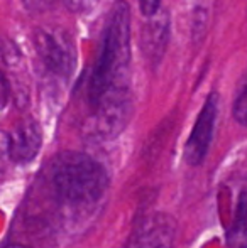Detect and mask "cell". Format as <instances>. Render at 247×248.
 <instances>
[{
	"instance_id": "3",
	"label": "cell",
	"mask_w": 247,
	"mask_h": 248,
	"mask_svg": "<svg viewBox=\"0 0 247 248\" xmlns=\"http://www.w3.org/2000/svg\"><path fill=\"white\" fill-rule=\"evenodd\" d=\"M132 115V93L129 86L112 88L97 101L83 120V134L90 140H110L129 124Z\"/></svg>"
},
{
	"instance_id": "4",
	"label": "cell",
	"mask_w": 247,
	"mask_h": 248,
	"mask_svg": "<svg viewBox=\"0 0 247 248\" xmlns=\"http://www.w3.org/2000/svg\"><path fill=\"white\" fill-rule=\"evenodd\" d=\"M34 46L44 66L58 76H69L75 69L76 54L71 41L60 31L37 29L34 32Z\"/></svg>"
},
{
	"instance_id": "14",
	"label": "cell",
	"mask_w": 247,
	"mask_h": 248,
	"mask_svg": "<svg viewBox=\"0 0 247 248\" xmlns=\"http://www.w3.org/2000/svg\"><path fill=\"white\" fill-rule=\"evenodd\" d=\"M9 95H10L9 81H7V78L3 76V73L0 71V107H3V105L7 103Z\"/></svg>"
},
{
	"instance_id": "12",
	"label": "cell",
	"mask_w": 247,
	"mask_h": 248,
	"mask_svg": "<svg viewBox=\"0 0 247 248\" xmlns=\"http://www.w3.org/2000/svg\"><path fill=\"white\" fill-rule=\"evenodd\" d=\"M10 159V142H9V134L0 132V169L3 167V164Z\"/></svg>"
},
{
	"instance_id": "7",
	"label": "cell",
	"mask_w": 247,
	"mask_h": 248,
	"mask_svg": "<svg viewBox=\"0 0 247 248\" xmlns=\"http://www.w3.org/2000/svg\"><path fill=\"white\" fill-rule=\"evenodd\" d=\"M175 223L171 218L156 215L144 223L127 248H171Z\"/></svg>"
},
{
	"instance_id": "10",
	"label": "cell",
	"mask_w": 247,
	"mask_h": 248,
	"mask_svg": "<svg viewBox=\"0 0 247 248\" xmlns=\"http://www.w3.org/2000/svg\"><path fill=\"white\" fill-rule=\"evenodd\" d=\"M97 0H24L31 10H48L53 7H65L71 12H88Z\"/></svg>"
},
{
	"instance_id": "9",
	"label": "cell",
	"mask_w": 247,
	"mask_h": 248,
	"mask_svg": "<svg viewBox=\"0 0 247 248\" xmlns=\"http://www.w3.org/2000/svg\"><path fill=\"white\" fill-rule=\"evenodd\" d=\"M229 245L232 248H247V187L239 198L234 223L229 230Z\"/></svg>"
},
{
	"instance_id": "1",
	"label": "cell",
	"mask_w": 247,
	"mask_h": 248,
	"mask_svg": "<svg viewBox=\"0 0 247 248\" xmlns=\"http://www.w3.org/2000/svg\"><path fill=\"white\" fill-rule=\"evenodd\" d=\"M48 187L58 204L86 209L102 199L109 187V174L95 159L82 152H61L46 170Z\"/></svg>"
},
{
	"instance_id": "15",
	"label": "cell",
	"mask_w": 247,
	"mask_h": 248,
	"mask_svg": "<svg viewBox=\"0 0 247 248\" xmlns=\"http://www.w3.org/2000/svg\"><path fill=\"white\" fill-rule=\"evenodd\" d=\"M5 248H27V247H22V245H9V247H5Z\"/></svg>"
},
{
	"instance_id": "8",
	"label": "cell",
	"mask_w": 247,
	"mask_h": 248,
	"mask_svg": "<svg viewBox=\"0 0 247 248\" xmlns=\"http://www.w3.org/2000/svg\"><path fill=\"white\" fill-rule=\"evenodd\" d=\"M10 142V159L14 162H29L37 155L43 142L39 125L34 120H24L9 134Z\"/></svg>"
},
{
	"instance_id": "11",
	"label": "cell",
	"mask_w": 247,
	"mask_h": 248,
	"mask_svg": "<svg viewBox=\"0 0 247 248\" xmlns=\"http://www.w3.org/2000/svg\"><path fill=\"white\" fill-rule=\"evenodd\" d=\"M234 117L239 124L247 125V73H246L244 83H242L241 90H239L237 98H235V103H234Z\"/></svg>"
},
{
	"instance_id": "6",
	"label": "cell",
	"mask_w": 247,
	"mask_h": 248,
	"mask_svg": "<svg viewBox=\"0 0 247 248\" xmlns=\"http://www.w3.org/2000/svg\"><path fill=\"white\" fill-rule=\"evenodd\" d=\"M169 39V14L159 9L154 16L148 17L141 32V51L151 66H158L165 56Z\"/></svg>"
},
{
	"instance_id": "5",
	"label": "cell",
	"mask_w": 247,
	"mask_h": 248,
	"mask_svg": "<svg viewBox=\"0 0 247 248\" xmlns=\"http://www.w3.org/2000/svg\"><path fill=\"white\" fill-rule=\"evenodd\" d=\"M218 110V96L217 93H210L200 115H198L195 127L191 130V135L185 147V159L191 166H198L205 159L210 147L212 137H214L215 120H217Z\"/></svg>"
},
{
	"instance_id": "13",
	"label": "cell",
	"mask_w": 247,
	"mask_h": 248,
	"mask_svg": "<svg viewBox=\"0 0 247 248\" xmlns=\"http://www.w3.org/2000/svg\"><path fill=\"white\" fill-rule=\"evenodd\" d=\"M161 2L163 0H139V5L146 17H151L161 9Z\"/></svg>"
},
{
	"instance_id": "2",
	"label": "cell",
	"mask_w": 247,
	"mask_h": 248,
	"mask_svg": "<svg viewBox=\"0 0 247 248\" xmlns=\"http://www.w3.org/2000/svg\"><path fill=\"white\" fill-rule=\"evenodd\" d=\"M131 68V9L124 0H117L110 9L103 29L102 46L88 83V105L109 90L129 86Z\"/></svg>"
}]
</instances>
